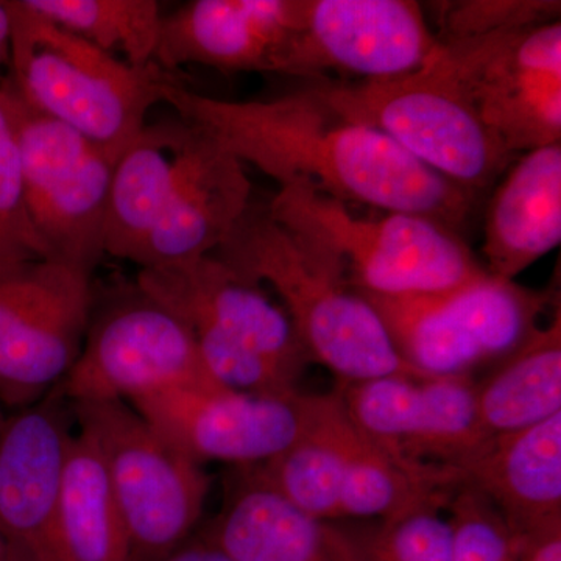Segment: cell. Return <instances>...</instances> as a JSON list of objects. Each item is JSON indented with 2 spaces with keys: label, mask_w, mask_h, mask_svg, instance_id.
<instances>
[{
  "label": "cell",
  "mask_w": 561,
  "mask_h": 561,
  "mask_svg": "<svg viewBox=\"0 0 561 561\" xmlns=\"http://www.w3.org/2000/svg\"><path fill=\"white\" fill-rule=\"evenodd\" d=\"M426 66L460 92L515 157L560 144V21L440 43Z\"/></svg>",
  "instance_id": "30bf717a"
},
{
  "label": "cell",
  "mask_w": 561,
  "mask_h": 561,
  "mask_svg": "<svg viewBox=\"0 0 561 561\" xmlns=\"http://www.w3.org/2000/svg\"><path fill=\"white\" fill-rule=\"evenodd\" d=\"M483 427L491 435L524 430L561 412V316L541 324L496 370L476 382Z\"/></svg>",
  "instance_id": "cb8c5ba5"
},
{
  "label": "cell",
  "mask_w": 561,
  "mask_h": 561,
  "mask_svg": "<svg viewBox=\"0 0 561 561\" xmlns=\"http://www.w3.org/2000/svg\"><path fill=\"white\" fill-rule=\"evenodd\" d=\"M341 397L305 394V421L297 440L275 459L253 467L271 489L298 511L319 519H339L345 461L337 435Z\"/></svg>",
  "instance_id": "d4e9b609"
},
{
  "label": "cell",
  "mask_w": 561,
  "mask_h": 561,
  "mask_svg": "<svg viewBox=\"0 0 561 561\" xmlns=\"http://www.w3.org/2000/svg\"><path fill=\"white\" fill-rule=\"evenodd\" d=\"M164 103L279 187L426 217L457 232L478 203L381 131L343 117L311 87L268 101L232 102L198 94L180 81L165 88Z\"/></svg>",
  "instance_id": "6da1fadb"
},
{
  "label": "cell",
  "mask_w": 561,
  "mask_h": 561,
  "mask_svg": "<svg viewBox=\"0 0 561 561\" xmlns=\"http://www.w3.org/2000/svg\"><path fill=\"white\" fill-rule=\"evenodd\" d=\"M451 529L449 561H518L501 512L468 483L446 505Z\"/></svg>",
  "instance_id": "4dcf8cb0"
},
{
  "label": "cell",
  "mask_w": 561,
  "mask_h": 561,
  "mask_svg": "<svg viewBox=\"0 0 561 561\" xmlns=\"http://www.w3.org/2000/svg\"><path fill=\"white\" fill-rule=\"evenodd\" d=\"M61 530L70 561H128L119 511L98 448L72 435L61 481Z\"/></svg>",
  "instance_id": "484cf974"
},
{
  "label": "cell",
  "mask_w": 561,
  "mask_h": 561,
  "mask_svg": "<svg viewBox=\"0 0 561 561\" xmlns=\"http://www.w3.org/2000/svg\"><path fill=\"white\" fill-rule=\"evenodd\" d=\"M11 20L5 0H0V69L9 66ZM2 79V76H0Z\"/></svg>",
  "instance_id": "836d02e7"
},
{
  "label": "cell",
  "mask_w": 561,
  "mask_h": 561,
  "mask_svg": "<svg viewBox=\"0 0 561 561\" xmlns=\"http://www.w3.org/2000/svg\"><path fill=\"white\" fill-rule=\"evenodd\" d=\"M339 443L345 461L339 519H390L402 513L451 501L463 479L460 472L409 463L373 442L350 419L341 400Z\"/></svg>",
  "instance_id": "603a6c76"
},
{
  "label": "cell",
  "mask_w": 561,
  "mask_h": 561,
  "mask_svg": "<svg viewBox=\"0 0 561 561\" xmlns=\"http://www.w3.org/2000/svg\"><path fill=\"white\" fill-rule=\"evenodd\" d=\"M561 144L519 154L494 184L483 260L496 278L515 280L560 245Z\"/></svg>",
  "instance_id": "ffe728a7"
},
{
  "label": "cell",
  "mask_w": 561,
  "mask_h": 561,
  "mask_svg": "<svg viewBox=\"0 0 561 561\" xmlns=\"http://www.w3.org/2000/svg\"><path fill=\"white\" fill-rule=\"evenodd\" d=\"M412 0H302L301 20L276 73L382 80L423 69L438 47Z\"/></svg>",
  "instance_id": "4fadbf2b"
},
{
  "label": "cell",
  "mask_w": 561,
  "mask_h": 561,
  "mask_svg": "<svg viewBox=\"0 0 561 561\" xmlns=\"http://www.w3.org/2000/svg\"><path fill=\"white\" fill-rule=\"evenodd\" d=\"M518 531L561 518V412L524 430L493 435L459 468Z\"/></svg>",
  "instance_id": "7402d4cb"
},
{
  "label": "cell",
  "mask_w": 561,
  "mask_h": 561,
  "mask_svg": "<svg viewBox=\"0 0 561 561\" xmlns=\"http://www.w3.org/2000/svg\"><path fill=\"white\" fill-rule=\"evenodd\" d=\"M55 387L7 419L0 434V535L22 561H70L61 530V481L70 434Z\"/></svg>",
  "instance_id": "2e32d148"
},
{
  "label": "cell",
  "mask_w": 561,
  "mask_h": 561,
  "mask_svg": "<svg viewBox=\"0 0 561 561\" xmlns=\"http://www.w3.org/2000/svg\"><path fill=\"white\" fill-rule=\"evenodd\" d=\"M201 136V127L179 114L147 122L117 158L103 228L105 254L138 265Z\"/></svg>",
  "instance_id": "d6986e66"
},
{
  "label": "cell",
  "mask_w": 561,
  "mask_h": 561,
  "mask_svg": "<svg viewBox=\"0 0 561 561\" xmlns=\"http://www.w3.org/2000/svg\"><path fill=\"white\" fill-rule=\"evenodd\" d=\"M276 220L327 250L351 286L383 297L437 294L485 273L459 232L404 213L359 216L345 203L300 186L267 203Z\"/></svg>",
  "instance_id": "5b68a950"
},
{
  "label": "cell",
  "mask_w": 561,
  "mask_h": 561,
  "mask_svg": "<svg viewBox=\"0 0 561 561\" xmlns=\"http://www.w3.org/2000/svg\"><path fill=\"white\" fill-rule=\"evenodd\" d=\"M47 260L25 203L20 151L0 103V276L28 262Z\"/></svg>",
  "instance_id": "f546056e"
},
{
  "label": "cell",
  "mask_w": 561,
  "mask_h": 561,
  "mask_svg": "<svg viewBox=\"0 0 561 561\" xmlns=\"http://www.w3.org/2000/svg\"><path fill=\"white\" fill-rule=\"evenodd\" d=\"M33 11L135 68L153 65L161 5L154 0H24Z\"/></svg>",
  "instance_id": "4316f807"
},
{
  "label": "cell",
  "mask_w": 561,
  "mask_h": 561,
  "mask_svg": "<svg viewBox=\"0 0 561 561\" xmlns=\"http://www.w3.org/2000/svg\"><path fill=\"white\" fill-rule=\"evenodd\" d=\"M3 405L0 404V434H2L3 426H5L7 423V416L5 413H3Z\"/></svg>",
  "instance_id": "d590c367"
},
{
  "label": "cell",
  "mask_w": 561,
  "mask_h": 561,
  "mask_svg": "<svg viewBox=\"0 0 561 561\" xmlns=\"http://www.w3.org/2000/svg\"><path fill=\"white\" fill-rule=\"evenodd\" d=\"M518 561H561V518L511 531Z\"/></svg>",
  "instance_id": "1f68e13d"
},
{
  "label": "cell",
  "mask_w": 561,
  "mask_h": 561,
  "mask_svg": "<svg viewBox=\"0 0 561 561\" xmlns=\"http://www.w3.org/2000/svg\"><path fill=\"white\" fill-rule=\"evenodd\" d=\"M130 404L162 440L198 465L257 467L286 451L305 421L301 393L271 397L180 387Z\"/></svg>",
  "instance_id": "9a60e30c"
},
{
  "label": "cell",
  "mask_w": 561,
  "mask_h": 561,
  "mask_svg": "<svg viewBox=\"0 0 561 561\" xmlns=\"http://www.w3.org/2000/svg\"><path fill=\"white\" fill-rule=\"evenodd\" d=\"M346 119L381 131L421 164L472 197L493 190L515 154L435 70L356 83L309 84Z\"/></svg>",
  "instance_id": "8992f818"
},
{
  "label": "cell",
  "mask_w": 561,
  "mask_h": 561,
  "mask_svg": "<svg viewBox=\"0 0 561 561\" xmlns=\"http://www.w3.org/2000/svg\"><path fill=\"white\" fill-rule=\"evenodd\" d=\"M0 561H22L2 535H0Z\"/></svg>",
  "instance_id": "e575fe53"
},
{
  "label": "cell",
  "mask_w": 561,
  "mask_h": 561,
  "mask_svg": "<svg viewBox=\"0 0 561 561\" xmlns=\"http://www.w3.org/2000/svg\"><path fill=\"white\" fill-rule=\"evenodd\" d=\"M359 294L378 313L401 359L424 378L470 375L479 365L504 359L541 327L551 306L549 291L529 290L489 272L437 294Z\"/></svg>",
  "instance_id": "ba28073f"
},
{
  "label": "cell",
  "mask_w": 561,
  "mask_h": 561,
  "mask_svg": "<svg viewBox=\"0 0 561 561\" xmlns=\"http://www.w3.org/2000/svg\"><path fill=\"white\" fill-rule=\"evenodd\" d=\"M136 284L194 334L210 378L225 389L289 397L311 357L294 323L260 283L216 256L139 271Z\"/></svg>",
  "instance_id": "3957f363"
},
{
  "label": "cell",
  "mask_w": 561,
  "mask_h": 561,
  "mask_svg": "<svg viewBox=\"0 0 561 561\" xmlns=\"http://www.w3.org/2000/svg\"><path fill=\"white\" fill-rule=\"evenodd\" d=\"M440 43L522 31L560 21L559 0H457L431 3Z\"/></svg>",
  "instance_id": "f1b7e54d"
},
{
  "label": "cell",
  "mask_w": 561,
  "mask_h": 561,
  "mask_svg": "<svg viewBox=\"0 0 561 561\" xmlns=\"http://www.w3.org/2000/svg\"><path fill=\"white\" fill-rule=\"evenodd\" d=\"M10 11L7 73L41 113L68 125L119 158L164 103L179 72L160 65L135 68L33 11L24 0H5Z\"/></svg>",
  "instance_id": "277c9868"
},
{
  "label": "cell",
  "mask_w": 561,
  "mask_h": 561,
  "mask_svg": "<svg viewBox=\"0 0 561 561\" xmlns=\"http://www.w3.org/2000/svg\"><path fill=\"white\" fill-rule=\"evenodd\" d=\"M242 470L201 540L234 561H346L341 530L298 511L253 467Z\"/></svg>",
  "instance_id": "44dd1931"
},
{
  "label": "cell",
  "mask_w": 561,
  "mask_h": 561,
  "mask_svg": "<svg viewBox=\"0 0 561 561\" xmlns=\"http://www.w3.org/2000/svg\"><path fill=\"white\" fill-rule=\"evenodd\" d=\"M337 393L364 434L409 463L459 471L493 437L479 416L470 375L342 381Z\"/></svg>",
  "instance_id": "5bb4252c"
},
{
  "label": "cell",
  "mask_w": 561,
  "mask_h": 561,
  "mask_svg": "<svg viewBox=\"0 0 561 561\" xmlns=\"http://www.w3.org/2000/svg\"><path fill=\"white\" fill-rule=\"evenodd\" d=\"M201 130L179 187L140 254V271L210 256L253 201L245 164L205 128Z\"/></svg>",
  "instance_id": "ac0fdd59"
},
{
  "label": "cell",
  "mask_w": 561,
  "mask_h": 561,
  "mask_svg": "<svg viewBox=\"0 0 561 561\" xmlns=\"http://www.w3.org/2000/svg\"><path fill=\"white\" fill-rule=\"evenodd\" d=\"M213 256L278 295L311 360L356 382L382 376L424 378L401 359L370 302L341 262L276 220L267 205L249 208Z\"/></svg>",
  "instance_id": "7a4b0ae2"
},
{
  "label": "cell",
  "mask_w": 561,
  "mask_h": 561,
  "mask_svg": "<svg viewBox=\"0 0 561 561\" xmlns=\"http://www.w3.org/2000/svg\"><path fill=\"white\" fill-rule=\"evenodd\" d=\"M73 412L101 454L128 561H161L190 542L209 494L202 465L162 440L127 402H73Z\"/></svg>",
  "instance_id": "52a82bcc"
},
{
  "label": "cell",
  "mask_w": 561,
  "mask_h": 561,
  "mask_svg": "<svg viewBox=\"0 0 561 561\" xmlns=\"http://www.w3.org/2000/svg\"><path fill=\"white\" fill-rule=\"evenodd\" d=\"M94 284L61 262L0 276V404L31 408L65 381L83 348Z\"/></svg>",
  "instance_id": "7c38bea8"
},
{
  "label": "cell",
  "mask_w": 561,
  "mask_h": 561,
  "mask_svg": "<svg viewBox=\"0 0 561 561\" xmlns=\"http://www.w3.org/2000/svg\"><path fill=\"white\" fill-rule=\"evenodd\" d=\"M225 389L210 378L191 328L138 284L92 305L83 348L57 387L73 402H133L171 389Z\"/></svg>",
  "instance_id": "8fae6325"
},
{
  "label": "cell",
  "mask_w": 561,
  "mask_h": 561,
  "mask_svg": "<svg viewBox=\"0 0 561 561\" xmlns=\"http://www.w3.org/2000/svg\"><path fill=\"white\" fill-rule=\"evenodd\" d=\"M161 561H234L221 552L216 546L209 545V542L201 540L186 542L183 548L179 551L171 553Z\"/></svg>",
  "instance_id": "d6a6232c"
},
{
  "label": "cell",
  "mask_w": 561,
  "mask_h": 561,
  "mask_svg": "<svg viewBox=\"0 0 561 561\" xmlns=\"http://www.w3.org/2000/svg\"><path fill=\"white\" fill-rule=\"evenodd\" d=\"M302 0H192L162 16L154 62L179 72H275L300 25Z\"/></svg>",
  "instance_id": "e0dca14e"
},
{
  "label": "cell",
  "mask_w": 561,
  "mask_h": 561,
  "mask_svg": "<svg viewBox=\"0 0 561 561\" xmlns=\"http://www.w3.org/2000/svg\"><path fill=\"white\" fill-rule=\"evenodd\" d=\"M0 103L13 128L28 216L47 260L92 275L105 256L103 228L117 158L36 110L7 72Z\"/></svg>",
  "instance_id": "9c48e42d"
},
{
  "label": "cell",
  "mask_w": 561,
  "mask_h": 561,
  "mask_svg": "<svg viewBox=\"0 0 561 561\" xmlns=\"http://www.w3.org/2000/svg\"><path fill=\"white\" fill-rule=\"evenodd\" d=\"M443 505H426L383 519L368 537L343 534L346 561H449L451 529Z\"/></svg>",
  "instance_id": "83f0119b"
}]
</instances>
